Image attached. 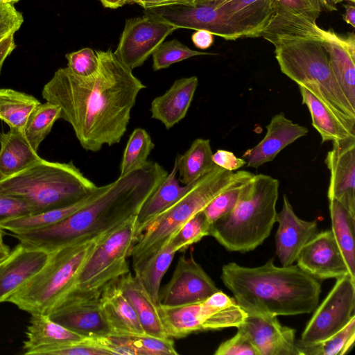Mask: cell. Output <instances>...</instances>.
I'll use <instances>...</instances> for the list:
<instances>
[{
  "mask_svg": "<svg viewBox=\"0 0 355 355\" xmlns=\"http://www.w3.org/2000/svg\"><path fill=\"white\" fill-rule=\"evenodd\" d=\"M96 53L94 74L81 77L60 68L42 91L46 101L60 107V119L71 125L81 146L92 152L120 142L137 95L146 88L112 50Z\"/></svg>",
  "mask_w": 355,
  "mask_h": 355,
  "instance_id": "cell-1",
  "label": "cell"
},
{
  "mask_svg": "<svg viewBox=\"0 0 355 355\" xmlns=\"http://www.w3.org/2000/svg\"><path fill=\"white\" fill-rule=\"evenodd\" d=\"M167 174L159 164L148 161L144 167L119 175L93 201L65 219L12 236L25 246L48 253L77 242L103 239L136 218Z\"/></svg>",
  "mask_w": 355,
  "mask_h": 355,
  "instance_id": "cell-2",
  "label": "cell"
},
{
  "mask_svg": "<svg viewBox=\"0 0 355 355\" xmlns=\"http://www.w3.org/2000/svg\"><path fill=\"white\" fill-rule=\"evenodd\" d=\"M220 278L248 315H295L317 307L321 282L297 265L276 266L273 259L257 267L230 262Z\"/></svg>",
  "mask_w": 355,
  "mask_h": 355,
  "instance_id": "cell-3",
  "label": "cell"
},
{
  "mask_svg": "<svg viewBox=\"0 0 355 355\" xmlns=\"http://www.w3.org/2000/svg\"><path fill=\"white\" fill-rule=\"evenodd\" d=\"M281 71L308 89L349 130L355 133V108L337 83L322 37H297L274 44Z\"/></svg>",
  "mask_w": 355,
  "mask_h": 355,
  "instance_id": "cell-4",
  "label": "cell"
},
{
  "mask_svg": "<svg viewBox=\"0 0 355 355\" xmlns=\"http://www.w3.org/2000/svg\"><path fill=\"white\" fill-rule=\"evenodd\" d=\"M279 182L257 174L244 183L233 210L211 225L209 236L231 252L254 250L270 236L276 222Z\"/></svg>",
  "mask_w": 355,
  "mask_h": 355,
  "instance_id": "cell-5",
  "label": "cell"
},
{
  "mask_svg": "<svg viewBox=\"0 0 355 355\" xmlns=\"http://www.w3.org/2000/svg\"><path fill=\"white\" fill-rule=\"evenodd\" d=\"M254 175L243 170L228 171L216 165L194 182L181 198L159 214L139 236L130 254L133 270L159 251L188 220L202 211L218 194L248 181Z\"/></svg>",
  "mask_w": 355,
  "mask_h": 355,
  "instance_id": "cell-6",
  "label": "cell"
},
{
  "mask_svg": "<svg viewBox=\"0 0 355 355\" xmlns=\"http://www.w3.org/2000/svg\"><path fill=\"white\" fill-rule=\"evenodd\" d=\"M96 187L72 161L64 163L43 158L0 181V193L25 200L35 214L71 205Z\"/></svg>",
  "mask_w": 355,
  "mask_h": 355,
  "instance_id": "cell-7",
  "label": "cell"
},
{
  "mask_svg": "<svg viewBox=\"0 0 355 355\" xmlns=\"http://www.w3.org/2000/svg\"><path fill=\"white\" fill-rule=\"evenodd\" d=\"M103 239L77 242L51 252L44 266L7 302L30 314L48 315L74 286L85 263Z\"/></svg>",
  "mask_w": 355,
  "mask_h": 355,
  "instance_id": "cell-8",
  "label": "cell"
},
{
  "mask_svg": "<svg viewBox=\"0 0 355 355\" xmlns=\"http://www.w3.org/2000/svg\"><path fill=\"white\" fill-rule=\"evenodd\" d=\"M135 218L100 241L71 289L101 295L108 284L130 272L128 258L139 238Z\"/></svg>",
  "mask_w": 355,
  "mask_h": 355,
  "instance_id": "cell-9",
  "label": "cell"
},
{
  "mask_svg": "<svg viewBox=\"0 0 355 355\" xmlns=\"http://www.w3.org/2000/svg\"><path fill=\"white\" fill-rule=\"evenodd\" d=\"M157 309L164 329L171 338H183L202 331L238 328L247 316L236 302L224 306L210 297L178 306L157 304Z\"/></svg>",
  "mask_w": 355,
  "mask_h": 355,
  "instance_id": "cell-10",
  "label": "cell"
},
{
  "mask_svg": "<svg viewBox=\"0 0 355 355\" xmlns=\"http://www.w3.org/2000/svg\"><path fill=\"white\" fill-rule=\"evenodd\" d=\"M355 279L349 275L336 282L314 313L296 344L309 346L320 343L341 329L355 315Z\"/></svg>",
  "mask_w": 355,
  "mask_h": 355,
  "instance_id": "cell-11",
  "label": "cell"
},
{
  "mask_svg": "<svg viewBox=\"0 0 355 355\" xmlns=\"http://www.w3.org/2000/svg\"><path fill=\"white\" fill-rule=\"evenodd\" d=\"M101 295L71 289L48 313L53 321L85 338L110 335L103 313Z\"/></svg>",
  "mask_w": 355,
  "mask_h": 355,
  "instance_id": "cell-12",
  "label": "cell"
},
{
  "mask_svg": "<svg viewBox=\"0 0 355 355\" xmlns=\"http://www.w3.org/2000/svg\"><path fill=\"white\" fill-rule=\"evenodd\" d=\"M177 27L145 15L126 19L117 47V58L130 69L141 66Z\"/></svg>",
  "mask_w": 355,
  "mask_h": 355,
  "instance_id": "cell-13",
  "label": "cell"
},
{
  "mask_svg": "<svg viewBox=\"0 0 355 355\" xmlns=\"http://www.w3.org/2000/svg\"><path fill=\"white\" fill-rule=\"evenodd\" d=\"M219 289L192 254L178 259L170 281L159 295V304L178 306L201 302Z\"/></svg>",
  "mask_w": 355,
  "mask_h": 355,
  "instance_id": "cell-14",
  "label": "cell"
},
{
  "mask_svg": "<svg viewBox=\"0 0 355 355\" xmlns=\"http://www.w3.org/2000/svg\"><path fill=\"white\" fill-rule=\"evenodd\" d=\"M324 162L330 172L329 200L338 201L355 217V136L334 141Z\"/></svg>",
  "mask_w": 355,
  "mask_h": 355,
  "instance_id": "cell-15",
  "label": "cell"
},
{
  "mask_svg": "<svg viewBox=\"0 0 355 355\" xmlns=\"http://www.w3.org/2000/svg\"><path fill=\"white\" fill-rule=\"evenodd\" d=\"M296 261L301 269L319 280L349 275L331 230L317 233L302 249Z\"/></svg>",
  "mask_w": 355,
  "mask_h": 355,
  "instance_id": "cell-16",
  "label": "cell"
},
{
  "mask_svg": "<svg viewBox=\"0 0 355 355\" xmlns=\"http://www.w3.org/2000/svg\"><path fill=\"white\" fill-rule=\"evenodd\" d=\"M237 329L248 337L258 355H299L295 329L281 324L277 316L247 314Z\"/></svg>",
  "mask_w": 355,
  "mask_h": 355,
  "instance_id": "cell-17",
  "label": "cell"
},
{
  "mask_svg": "<svg viewBox=\"0 0 355 355\" xmlns=\"http://www.w3.org/2000/svg\"><path fill=\"white\" fill-rule=\"evenodd\" d=\"M276 222L279 224L275 234L276 254L282 266L292 265L306 243L318 233V222L300 218L286 195H284Z\"/></svg>",
  "mask_w": 355,
  "mask_h": 355,
  "instance_id": "cell-18",
  "label": "cell"
},
{
  "mask_svg": "<svg viewBox=\"0 0 355 355\" xmlns=\"http://www.w3.org/2000/svg\"><path fill=\"white\" fill-rule=\"evenodd\" d=\"M50 253L20 243L0 261V303L24 286L46 263Z\"/></svg>",
  "mask_w": 355,
  "mask_h": 355,
  "instance_id": "cell-19",
  "label": "cell"
},
{
  "mask_svg": "<svg viewBox=\"0 0 355 355\" xmlns=\"http://www.w3.org/2000/svg\"><path fill=\"white\" fill-rule=\"evenodd\" d=\"M266 128L263 139L242 155L248 167L258 168L272 162L280 151L309 132L307 128L287 119L284 112L274 115Z\"/></svg>",
  "mask_w": 355,
  "mask_h": 355,
  "instance_id": "cell-20",
  "label": "cell"
},
{
  "mask_svg": "<svg viewBox=\"0 0 355 355\" xmlns=\"http://www.w3.org/2000/svg\"><path fill=\"white\" fill-rule=\"evenodd\" d=\"M211 6L242 28L248 37H260L273 17L272 0H192Z\"/></svg>",
  "mask_w": 355,
  "mask_h": 355,
  "instance_id": "cell-21",
  "label": "cell"
},
{
  "mask_svg": "<svg viewBox=\"0 0 355 355\" xmlns=\"http://www.w3.org/2000/svg\"><path fill=\"white\" fill-rule=\"evenodd\" d=\"M322 39L328 52L334 77L351 106L355 108V36L338 35L322 30Z\"/></svg>",
  "mask_w": 355,
  "mask_h": 355,
  "instance_id": "cell-22",
  "label": "cell"
},
{
  "mask_svg": "<svg viewBox=\"0 0 355 355\" xmlns=\"http://www.w3.org/2000/svg\"><path fill=\"white\" fill-rule=\"evenodd\" d=\"M100 302L110 335H146L134 308L124 295L117 280L110 283L103 290Z\"/></svg>",
  "mask_w": 355,
  "mask_h": 355,
  "instance_id": "cell-23",
  "label": "cell"
},
{
  "mask_svg": "<svg viewBox=\"0 0 355 355\" xmlns=\"http://www.w3.org/2000/svg\"><path fill=\"white\" fill-rule=\"evenodd\" d=\"M198 84L197 76L176 80L163 95L153 100L152 118L160 121L167 130L178 123L187 115Z\"/></svg>",
  "mask_w": 355,
  "mask_h": 355,
  "instance_id": "cell-24",
  "label": "cell"
},
{
  "mask_svg": "<svg viewBox=\"0 0 355 355\" xmlns=\"http://www.w3.org/2000/svg\"><path fill=\"white\" fill-rule=\"evenodd\" d=\"M117 283L134 308L145 334L159 338H169L162 326L157 304L145 290L138 277L128 272L119 278Z\"/></svg>",
  "mask_w": 355,
  "mask_h": 355,
  "instance_id": "cell-25",
  "label": "cell"
},
{
  "mask_svg": "<svg viewBox=\"0 0 355 355\" xmlns=\"http://www.w3.org/2000/svg\"><path fill=\"white\" fill-rule=\"evenodd\" d=\"M177 162L156 190L141 206L135 218L136 232L139 236L163 211L176 202L191 188L192 184L181 186L176 175Z\"/></svg>",
  "mask_w": 355,
  "mask_h": 355,
  "instance_id": "cell-26",
  "label": "cell"
},
{
  "mask_svg": "<svg viewBox=\"0 0 355 355\" xmlns=\"http://www.w3.org/2000/svg\"><path fill=\"white\" fill-rule=\"evenodd\" d=\"M31 315L26 331V340L24 341V354L35 349L67 345L85 338L52 320L48 315Z\"/></svg>",
  "mask_w": 355,
  "mask_h": 355,
  "instance_id": "cell-27",
  "label": "cell"
},
{
  "mask_svg": "<svg viewBox=\"0 0 355 355\" xmlns=\"http://www.w3.org/2000/svg\"><path fill=\"white\" fill-rule=\"evenodd\" d=\"M22 131L13 128L0 133V171L5 177L13 175L41 160Z\"/></svg>",
  "mask_w": 355,
  "mask_h": 355,
  "instance_id": "cell-28",
  "label": "cell"
},
{
  "mask_svg": "<svg viewBox=\"0 0 355 355\" xmlns=\"http://www.w3.org/2000/svg\"><path fill=\"white\" fill-rule=\"evenodd\" d=\"M106 187L107 184L97 187L91 193L71 205L8 220L0 224V229L10 231L12 234H18L51 226L90 203L106 189Z\"/></svg>",
  "mask_w": 355,
  "mask_h": 355,
  "instance_id": "cell-29",
  "label": "cell"
},
{
  "mask_svg": "<svg viewBox=\"0 0 355 355\" xmlns=\"http://www.w3.org/2000/svg\"><path fill=\"white\" fill-rule=\"evenodd\" d=\"M322 30L316 19L294 14H274L260 37L274 44L275 42L291 38L322 37Z\"/></svg>",
  "mask_w": 355,
  "mask_h": 355,
  "instance_id": "cell-30",
  "label": "cell"
},
{
  "mask_svg": "<svg viewBox=\"0 0 355 355\" xmlns=\"http://www.w3.org/2000/svg\"><path fill=\"white\" fill-rule=\"evenodd\" d=\"M302 96V103L306 105L310 112L312 125L321 136L322 143L336 141L349 137L355 136V133L345 127L308 89L299 86Z\"/></svg>",
  "mask_w": 355,
  "mask_h": 355,
  "instance_id": "cell-31",
  "label": "cell"
},
{
  "mask_svg": "<svg viewBox=\"0 0 355 355\" xmlns=\"http://www.w3.org/2000/svg\"><path fill=\"white\" fill-rule=\"evenodd\" d=\"M212 155L209 139H195L183 155L175 158L180 182L184 185L192 184L212 170L216 166Z\"/></svg>",
  "mask_w": 355,
  "mask_h": 355,
  "instance_id": "cell-32",
  "label": "cell"
},
{
  "mask_svg": "<svg viewBox=\"0 0 355 355\" xmlns=\"http://www.w3.org/2000/svg\"><path fill=\"white\" fill-rule=\"evenodd\" d=\"M331 232L347 263L350 276L355 279V217L336 200H329Z\"/></svg>",
  "mask_w": 355,
  "mask_h": 355,
  "instance_id": "cell-33",
  "label": "cell"
},
{
  "mask_svg": "<svg viewBox=\"0 0 355 355\" xmlns=\"http://www.w3.org/2000/svg\"><path fill=\"white\" fill-rule=\"evenodd\" d=\"M40 101L33 95L8 88H0V121L9 128L23 132L26 122Z\"/></svg>",
  "mask_w": 355,
  "mask_h": 355,
  "instance_id": "cell-34",
  "label": "cell"
},
{
  "mask_svg": "<svg viewBox=\"0 0 355 355\" xmlns=\"http://www.w3.org/2000/svg\"><path fill=\"white\" fill-rule=\"evenodd\" d=\"M176 253L170 241L134 270L153 300L159 304L162 279Z\"/></svg>",
  "mask_w": 355,
  "mask_h": 355,
  "instance_id": "cell-35",
  "label": "cell"
},
{
  "mask_svg": "<svg viewBox=\"0 0 355 355\" xmlns=\"http://www.w3.org/2000/svg\"><path fill=\"white\" fill-rule=\"evenodd\" d=\"M60 112L58 105L46 101L40 103L30 115L23 133L27 141L36 151L51 132L54 123L60 119Z\"/></svg>",
  "mask_w": 355,
  "mask_h": 355,
  "instance_id": "cell-36",
  "label": "cell"
},
{
  "mask_svg": "<svg viewBox=\"0 0 355 355\" xmlns=\"http://www.w3.org/2000/svg\"><path fill=\"white\" fill-rule=\"evenodd\" d=\"M154 147L155 144L146 130L141 128L135 129L128 138L123 152L120 175L144 167Z\"/></svg>",
  "mask_w": 355,
  "mask_h": 355,
  "instance_id": "cell-37",
  "label": "cell"
},
{
  "mask_svg": "<svg viewBox=\"0 0 355 355\" xmlns=\"http://www.w3.org/2000/svg\"><path fill=\"white\" fill-rule=\"evenodd\" d=\"M355 340V315L341 329L326 340L309 346L296 344L299 355H343Z\"/></svg>",
  "mask_w": 355,
  "mask_h": 355,
  "instance_id": "cell-38",
  "label": "cell"
},
{
  "mask_svg": "<svg viewBox=\"0 0 355 355\" xmlns=\"http://www.w3.org/2000/svg\"><path fill=\"white\" fill-rule=\"evenodd\" d=\"M211 223L202 211L188 220L172 236L170 243L175 252H185L191 245L209 236Z\"/></svg>",
  "mask_w": 355,
  "mask_h": 355,
  "instance_id": "cell-39",
  "label": "cell"
},
{
  "mask_svg": "<svg viewBox=\"0 0 355 355\" xmlns=\"http://www.w3.org/2000/svg\"><path fill=\"white\" fill-rule=\"evenodd\" d=\"M216 55L209 52L194 51L177 39L163 42L153 53V69L158 71L171 64L198 55Z\"/></svg>",
  "mask_w": 355,
  "mask_h": 355,
  "instance_id": "cell-40",
  "label": "cell"
},
{
  "mask_svg": "<svg viewBox=\"0 0 355 355\" xmlns=\"http://www.w3.org/2000/svg\"><path fill=\"white\" fill-rule=\"evenodd\" d=\"M246 182L238 183L220 193L205 207L202 211L211 225L233 210Z\"/></svg>",
  "mask_w": 355,
  "mask_h": 355,
  "instance_id": "cell-41",
  "label": "cell"
},
{
  "mask_svg": "<svg viewBox=\"0 0 355 355\" xmlns=\"http://www.w3.org/2000/svg\"><path fill=\"white\" fill-rule=\"evenodd\" d=\"M137 355H178L171 338L148 335L129 336Z\"/></svg>",
  "mask_w": 355,
  "mask_h": 355,
  "instance_id": "cell-42",
  "label": "cell"
},
{
  "mask_svg": "<svg viewBox=\"0 0 355 355\" xmlns=\"http://www.w3.org/2000/svg\"><path fill=\"white\" fill-rule=\"evenodd\" d=\"M26 354L52 355H108V353L96 345L89 338L67 345L53 347H43L30 351Z\"/></svg>",
  "mask_w": 355,
  "mask_h": 355,
  "instance_id": "cell-43",
  "label": "cell"
},
{
  "mask_svg": "<svg viewBox=\"0 0 355 355\" xmlns=\"http://www.w3.org/2000/svg\"><path fill=\"white\" fill-rule=\"evenodd\" d=\"M67 67L74 74L89 77L94 74L98 67V58L91 48H83L66 54Z\"/></svg>",
  "mask_w": 355,
  "mask_h": 355,
  "instance_id": "cell-44",
  "label": "cell"
},
{
  "mask_svg": "<svg viewBox=\"0 0 355 355\" xmlns=\"http://www.w3.org/2000/svg\"><path fill=\"white\" fill-rule=\"evenodd\" d=\"M323 3L321 0H272L274 14H294L317 19Z\"/></svg>",
  "mask_w": 355,
  "mask_h": 355,
  "instance_id": "cell-45",
  "label": "cell"
},
{
  "mask_svg": "<svg viewBox=\"0 0 355 355\" xmlns=\"http://www.w3.org/2000/svg\"><path fill=\"white\" fill-rule=\"evenodd\" d=\"M35 214L34 208L25 200L0 193V224L10 219Z\"/></svg>",
  "mask_w": 355,
  "mask_h": 355,
  "instance_id": "cell-46",
  "label": "cell"
},
{
  "mask_svg": "<svg viewBox=\"0 0 355 355\" xmlns=\"http://www.w3.org/2000/svg\"><path fill=\"white\" fill-rule=\"evenodd\" d=\"M214 355H258L248 337L239 329L231 338L223 342Z\"/></svg>",
  "mask_w": 355,
  "mask_h": 355,
  "instance_id": "cell-47",
  "label": "cell"
},
{
  "mask_svg": "<svg viewBox=\"0 0 355 355\" xmlns=\"http://www.w3.org/2000/svg\"><path fill=\"white\" fill-rule=\"evenodd\" d=\"M24 22L22 14L14 5L0 3V42L10 35H14Z\"/></svg>",
  "mask_w": 355,
  "mask_h": 355,
  "instance_id": "cell-48",
  "label": "cell"
},
{
  "mask_svg": "<svg viewBox=\"0 0 355 355\" xmlns=\"http://www.w3.org/2000/svg\"><path fill=\"white\" fill-rule=\"evenodd\" d=\"M211 158L216 165L228 171H237L247 164L243 158L237 157L232 152L225 150H216Z\"/></svg>",
  "mask_w": 355,
  "mask_h": 355,
  "instance_id": "cell-49",
  "label": "cell"
},
{
  "mask_svg": "<svg viewBox=\"0 0 355 355\" xmlns=\"http://www.w3.org/2000/svg\"><path fill=\"white\" fill-rule=\"evenodd\" d=\"M192 0H127L126 4L136 3L144 10L167 6L174 4L187 3Z\"/></svg>",
  "mask_w": 355,
  "mask_h": 355,
  "instance_id": "cell-50",
  "label": "cell"
},
{
  "mask_svg": "<svg viewBox=\"0 0 355 355\" xmlns=\"http://www.w3.org/2000/svg\"><path fill=\"white\" fill-rule=\"evenodd\" d=\"M214 35L205 30H197L191 36L194 45L200 49H207L214 43Z\"/></svg>",
  "mask_w": 355,
  "mask_h": 355,
  "instance_id": "cell-51",
  "label": "cell"
},
{
  "mask_svg": "<svg viewBox=\"0 0 355 355\" xmlns=\"http://www.w3.org/2000/svg\"><path fill=\"white\" fill-rule=\"evenodd\" d=\"M14 35H10L0 42V73L4 61L15 49Z\"/></svg>",
  "mask_w": 355,
  "mask_h": 355,
  "instance_id": "cell-52",
  "label": "cell"
},
{
  "mask_svg": "<svg viewBox=\"0 0 355 355\" xmlns=\"http://www.w3.org/2000/svg\"><path fill=\"white\" fill-rule=\"evenodd\" d=\"M345 14L343 15V19L345 22L352 27H355V7L352 5H345Z\"/></svg>",
  "mask_w": 355,
  "mask_h": 355,
  "instance_id": "cell-53",
  "label": "cell"
},
{
  "mask_svg": "<svg viewBox=\"0 0 355 355\" xmlns=\"http://www.w3.org/2000/svg\"><path fill=\"white\" fill-rule=\"evenodd\" d=\"M107 8L116 9L125 5L124 0H98Z\"/></svg>",
  "mask_w": 355,
  "mask_h": 355,
  "instance_id": "cell-54",
  "label": "cell"
},
{
  "mask_svg": "<svg viewBox=\"0 0 355 355\" xmlns=\"http://www.w3.org/2000/svg\"><path fill=\"white\" fill-rule=\"evenodd\" d=\"M4 231L1 229H0V250H6V251H10L9 247L6 245L3 241V235Z\"/></svg>",
  "mask_w": 355,
  "mask_h": 355,
  "instance_id": "cell-55",
  "label": "cell"
},
{
  "mask_svg": "<svg viewBox=\"0 0 355 355\" xmlns=\"http://www.w3.org/2000/svg\"><path fill=\"white\" fill-rule=\"evenodd\" d=\"M321 1L323 3V4H325V5H327L328 1H330V2L333 3H337L343 1H351L352 3H354V1H355V0H321Z\"/></svg>",
  "mask_w": 355,
  "mask_h": 355,
  "instance_id": "cell-56",
  "label": "cell"
},
{
  "mask_svg": "<svg viewBox=\"0 0 355 355\" xmlns=\"http://www.w3.org/2000/svg\"><path fill=\"white\" fill-rule=\"evenodd\" d=\"M10 251H6L0 250V261L5 259Z\"/></svg>",
  "mask_w": 355,
  "mask_h": 355,
  "instance_id": "cell-57",
  "label": "cell"
},
{
  "mask_svg": "<svg viewBox=\"0 0 355 355\" xmlns=\"http://www.w3.org/2000/svg\"><path fill=\"white\" fill-rule=\"evenodd\" d=\"M19 1V0H0V3L14 5L15 3H17Z\"/></svg>",
  "mask_w": 355,
  "mask_h": 355,
  "instance_id": "cell-58",
  "label": "cell"
},
{
  "mask_svg": "<svg viewBox=\"0 0 355 355\" xmlns=\"http://www.w3.org/2000/svg\"><path fill=\"white\" fill-rule=\"evenodd\" d=\"M5 178V175L0 171V181Z\"/></svg>",
  "mask_w": 355,
  "mask_h": 355,
  "instance_id": "cell-59",
  "label": "cell"
},
{
  "mask_svg": "<svg viewBox=\"0 0 355 355\" xmlns=\"http://www.w3.org/2000/svg\"><path fill=\"white\" fill-rule=\"evenodd\" d=\"M125 4H126L127 0H124Z\"/></svg>",
  "mask_w": 355,
  "mask_h": 355,
  "instance_id": "cell-60",
  "label": "cell"
}]
</instances>
